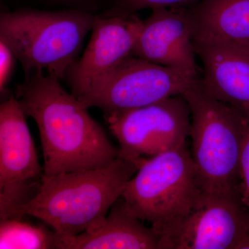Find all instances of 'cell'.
Wrapping results in <instances>:
<instances>
[{"instance_id": "obj_1", "label": "cell", "mask_w": 249, "mask_h": 249, "mask_svg": "<svg viewBox=\"0 0 249 249\" xmlns=\"http://www.w3.org/2000/svg\"><path fill=\"white\" fill-rule=\"evenodd\" d=\"M43 71L26 76L16 98L26 116L35 120L43 151L44 175L106 168L119 150L79 100L64 89L58 78Z\"/></svg>"}, {"instance_id": "obj_2", "label": "cell", "mask_w": 249, "mask_h": 249, "mask_svg": "<svg viewBox=\"0 0 249 249\" xmlns=\"http://www.w3.org/2000/svg\"><path fill=\"white\" fill-rule=\"evenodd\" d=\"M142 158L119 157L100 169L43 175L40 191L21 209L19 217L38 218L62 238L94 230L137 173Z\"/></svg>"}, {"instance_id": "obj_3", "label": "cell", "mask_w": 249, "mask_h": 249, "mask_svg": "<svg viewBox=\"0 0 249 249\" xmlns=\"http://www.w3.org/2000/svg\"><path fill=\"white\" fill-rule=\"evenodd\" d=\"M203 191L186 143L150 159L142 157L123 191L129 211L152 224L161 237L170 233L195 207Z\"/></svg>"}, {"instance_id": "obj_4", "label": "cell", "mask_w": 249, "mask_h": 249, "mask_svg": "<svg viewBox=\"0 0 249 249\" xmlns=\"http://www.w3.org/2000/svg\"><path fill=\"white\" fill-rule=\"evenodd\" d=\"M98 17L81 11L24 9L2 13L0 39L12 49L26 76L36 71L64 79Z\"/></svg>"}, {"instance_id": "obj_5", "label": "cell", "mask_w": 249, "mask_h": 249, "mask_svg": "<svg viewBox=\"0 0 249 249\" xmlns=\"http://www.w3.org/2000/svg\"><path fill=\"white\" fill-rule=\"evenodd\" d=\"M183 96L191 110V156L201 189L206 193L240 191L245 116L213 96L201 78Z\"/></svg>"}, {"instance_id": "obj_6", "label": "cell", "mask_w": 249, "mask_h": 249, "mask_svg": "<svg viewBox=\"0 0 249 249\" xmlns=\"http://www.w3.org/2000/svg\"><path fill=\"white\" fill-rule=\"evenodd\" d=\"M199 79V76L131 55L79 101L86 108H100L107 119L183 95Z\"/></svg>"}, {"instance_id": "obj_7", "label": "cell", "mask_w": 249, "mask_h": 249, "mask_svg": "<svg viewBox=\"0 0 249 249\" xmlns=\"http://www.w3.org/2000/svg\"><path fill=\"white\" fill-rule=\"evenodd\" d=\"M120 145L119 157L136 160L186 143L191 110L183 95L106 119Z\"/></svg>"}, {"instance_id": "obj_8", "label": "cell", "mask_w": 249, "mask_h": 249, "mask_svg": "<svg viewBox=\"0 0 249 249\" xmlns=\"http://www.w3.org/2000/svg\"><path fill=\"white\" fill-rule=\"evenodd\" d=\"M249 238V208L240 191L203 192L184 219L160 239V249H243Z\"/></svg>"}, {"instance_id": "obj_9", "label": "cell", "mask_w": 249, "mask_h": 249, "mask_svg": "<svg viewBox=\"0 0 249 249\" xmlns=\"http://www.w3.org/2000/svg\"><path fill=\"white\" fill-rule=\"evenodd\" d=\"M142 19L137 15L98 17L82 58L74 62L65 78L78 100L92 91L121 62L133 55Z\"/></svg>"}, {"instance_id": "obj_10", "label": "cell", "mask_w": 249, "mask_h": 249, "mask_svg": "<svg viewBox=\"0 0 249 249\" xmlns=\"http://www.w3.org/2000/svg\"><path fill=\"white\" fill-rule=\"evenodd\" d=\"M193 29L186 9L155 8L141 22L133 55L199 76Z\"/></svg>"}, {"instance_id": "obj_11", "label": "cell", "mask_w": 249, "mask_h": 249, "mask_svg": "<svg viewBox=\"0 0 249 249\" xmlns=\"http://www.w3.org/2000/svg\"><path fill=\"white\" fill-rule=\"evenodd\" d=\"M203 65L201 82L213 96L249 118V47L193 42Z\"/></svg>"}, {"instance_id": "obj_12", "label": "cell", "mask_w": 249, "mask_h": 249, "mask_svg": "<svg viewBox=\"0 0 249 249\" xmlns=\"http://www.w3.org/2000/svg\"><path fill=\"white\" fill-rule=\"evenodd\" d=\"M25 116L16 96L0 106V186L43 176Z\"/></svg>"}, {"instance_id": "obj_13", "label": "cell", "mask_w": 249, "mask_h": 249, "mask_svg": "<svg viewBox=\"0 0 249 249\" xmlns=\"http://www.w3.org/2000/svg\"><path fill=\"white\" fill-rule=\"evenodd\" d=\"M141 221L121 196L100 227L73 237H61L60 249H160V236Z\"/></svg>"}, {"instance_id": "obj_14", "label": "cell", "mask_w": 249, "mask_h": 249, "mask_svg": "<svg viewBox=\"0 0 249 249\" xmlns=\"http://www.w3.org/2000/svg\"><path fill=\"white\" fill-rule=\"evenodd\" d=\"M186 10L193 29V42L249 47V0H200Z\"/></svg>"}, {"instance_id": "obj_15", "label": "cell", "mask_w": 249, "mask_h": 249, "mask_svg": "<svg viewBox=\"0 0 249 249\" xmlns=\"http://www.w3.org/2000/svg\"><path fill=\"white\" fill-rule=\"evenodd\" d=\"M61 236L18 219H1V249H60Z\"/></svg>"}, {"instance_id": "obj_16", "label": "cell", "mask_w": 249, "mask_h": 249, "mask_svg": "<svg viewBox=\"0 0 249 249\" xmlns=\"http://www.w3.org/2000/svg\"><path fill=\"white\" fill-rule=\"evenodd\" d=\"M41 183L42 179H31L0 186L1 219L22 220L19 217V211L37 196Z\"/></svg>"}, {"instance_id": "obj_17", "label": "cell", "mask_w": 249, "mask_h": 249, "mask_svg": "<svg viewBox=\"0 0 249 249\" xmlns=\"http://www.w3.org/2000/svg\"><path fill=\"white\" fill-rule=\"evenodd\" d=\"M200 0H115L114 6L103 17L125 16L136 14L140 10L155 8L188 9Z\"/></svg>"}, {"instance_id": "obj_18", "label": "cell", "mask_w": 249, "mask_h": 249, "mask_svg": "<svg viewBox=\"0 0 249 249\" xmlns=\"http://www.w3.org/2000/svg\"><path fill=\"white\" fill-rule=\"evenodd\" d=\"M239 180L241 196L249 208V118L247 117L239 162Z\"/></svg>"}, {"instance_id": "obj_19", "label": "cell", "mask_w": 249, "mask_h": 249, "mask_svg": "<svg viewBox=\"0 0 249 249\" xmlns=\"http://www.w3.org/2000/svg\"><path fill=\"white\" fill-rule=\"evenodd\" d=\"M16 56L9 45L0 39V91L4 93L14 71Z\"/></svg>"}, {"instance_id": "obj_20", "label": "cell", "mask_w": 249, "mask_h": 249, "mask_svg": "<svg viewBox=\"0 0 249 249\" xmlns=\"http://www.w3.org/2000/svg\"><path fill=\"white\" fill-rule=\"evenodd\" d=\"M244 249H249V238L247 240V242H246Z\"/></svg>"}]
</instances>
